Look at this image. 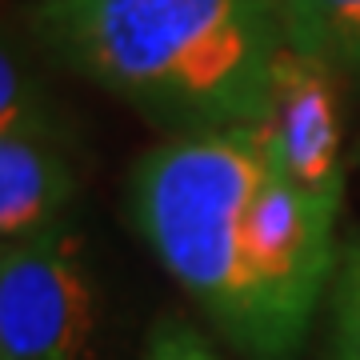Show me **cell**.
Segmentation results:
<instances>
[{
	"label": "cell",
	"mask_w": 360,
	"mask_h": 360,
	"mask_svg": "<svg viewBox=\"0 0 360 360\" xmlns=\"http://www.w3.org/2000/svg\"><path fill=\"white\" fill-rule=\"evenodd\" d=\"M32 25L168 136L260 124L284 52L276 0H37Z\"/></svg>",
	"instance_id": "obj_2"
},
{
	"label": "cell",
	"mask_w": 360,
	"mask_h": 360,
	"mask_svg": "<svg viewBox=\"0 0 360 360\" xmlns=\"http://www.w3.org/2000/svg\"><path fill=\"white\" fill-rule=\"evenodd\" d=\"M345 80L284 49L272 72L260 136L296 188L328 208L345 205Z\"/></svg>",
	"instance_id": "obj_4"
},
{
	"label": "cell",
	"mask_w": 360,
	"mask_h": 360,
	"mask_svg": "<svg viewBox=\"0 0 360 360\" xmlns=\"http://www.w3.org/2000/svg\"><path fill=\"white\" fill-rule=\"evenodd\" d=\"M284 49L360 80V0H276Z\"/></svg>",
	"instance_id": "obj_6"
},
{
	"label": "cell",
	"mask_w": 360,
	"mask_h": 360,
	"mask_svg": "<svg viewBox=\"0 0 360 360\" xmlns=\"http://www.w3.org/2000/svg\"><path fill=\"white\" fill-rule=\"evenodd\" d=\"M77 172L49 129L0 132V236L4 245L68 229Z\"/></svg>",
	"instance_id": "obj_5"
},
{
	"label": "cell",
	"mask_w": 360,
	"mask_h": 360,
	"mask_svg": "<svg viewBox=\"0 0 360 360\" xmlns=\"http://www.w3.org/2000/svg\"><path fill=\"white\" fill-rule=\"evenodd\" d=\"M49 129V108L40 96L32 72L13 49L0 60V132H37Z\"/></svg>",
	"instance_id": "obj_8"
},
{
	"label": "cell",
	"mask_w": 360,
	"mask_h": 360,
	"mask_svg": "<svg viewBox=\"0 0 360 360\" xmlns=\"http://www.w3.org/2000/svg\"><path fill=\"white\" fill-rule=\"evenodd\" d=\"M92 288L77 236L56 229L0 252V348L4 360H84L92 345Z\"/></svg>",
	"instance_id": "obj_3"
},
{
	"label": "cell",
	"mask_w": 360,
	"mask_h": 360,
	"mask_svg": "<svg viewBox=\"0 0 360 360\" xmlns=\"http://www.w3.org/2000/svg\"><path fill=\"white\" fill-rule=\"evenodd\" d=\"M324 316H328L324 360H360V236L340 245Z\"/></svg>",
	"instance_id": "obj_7"
},
{
	"label": "cell",
	"mask_w": 360,
	"mask_h": 360,
	"mask_svg": "<svg viewBox=\"0 0 360 360\" xmlns=\"http://www.w3.org/2000/svg\"><path fill=\"white\" fill-rule=\"evenodd\" d=\"M144 360H212V352L205 348V340L184 328V324H165L156 328V336L148 340V356Z\"/></svg>",
	"instance_id": "obj_9"
},
{
	"label": "cell",
	"mask_w": 360,
	"mask_h": 360,
	"mask_svg": "<svg viewBox=\"0 0 360 360\" xmlns=\"http://www.w3.org/2000/svg\"><path fill=\"white\" fill-rule=\"evenodd\" d=\"M136 232L248 360H292L328 300L340 245L328 208L296 188L257 124L168 136L129 184Z\"/></svg>",
	"instance_id": "obj_1"
}]
</instances>
